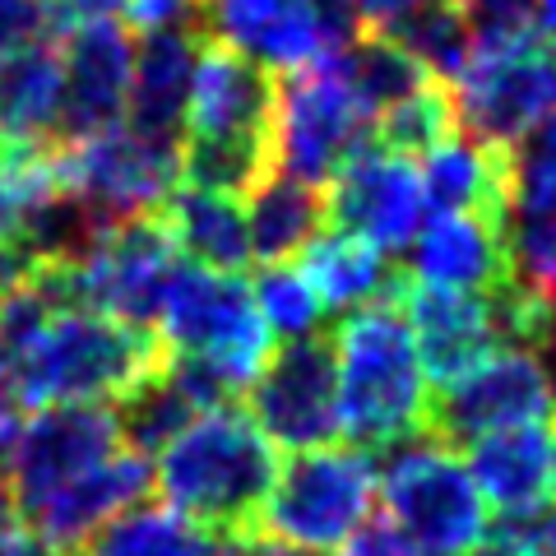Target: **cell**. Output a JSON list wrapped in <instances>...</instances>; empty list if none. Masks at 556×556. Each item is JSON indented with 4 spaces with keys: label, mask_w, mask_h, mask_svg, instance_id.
<instances>
[{
    "label": "cell",
    "mask_w": 556,
    "mask_h": 556,
    "mask_svg": "<svg viewBox=\"0 0 556 556\" xmlns=\"http://www.w3.org/2000/svg\"><path fill=\"white\" fill-rule=\"evenodd\" d=\"M274 473L278 450L237 404L195 413L153 455V486L163 492V506L181 510L214 533L255 529Z\"/></svg>",
    "instance_id": "cell-1"
},
{
    "label": "cell",
    "mask_w": 556,
    "mask_h": 556,
    "mask_svg": "<svg viewBox=\"0 0 556 556\" xmlns=\"http://www.w3.org/2000/svg\"><path fill=\"white\" fill-rule=\"evenodd\" d=\"M329 343L339 380V437H348V445L380 455L427 431L431 380L399 298L348 311Z\"/></svg>",
    "instance_id": "cell-2"
},
{
    "label": "cell",
    "mask_w": 556,
    "mask_h": 556,
    "mask_svg": "<svg viewBox=\"0 0 556 556\" xmlns=\"http://www.w3.org/2000/svg\"><path fill=\"white\" fill-rule=\"evenodd\" d=\"M163 362L153 329L121 325L89 306H61L14 353V404H116Z\"/></svg>",
    "instance_id": "cell-3"
},
{
    "label": "cell",
    "mask_w": 556,
    "mask_h": 556,
    "mask_svg": "<svg viewBox=\"0 0 556 556\" xmlns=\"http://www.w3.org/2000/svg\"><path fill=\"white\" fill-rule=\"evenodd\" d=\"M376 496L390 529L422 556H468L492 533V510L464 464V450L431 431L399 441L376 464Z\"/></svg>",
    "instance_id": "cell-4"
},
{
    "label": "cell",
    "mask_w": 556,
    "mask_h": 556,
    "mask_svg": "<svg viewBox=\"0 0 556 556\" xmlns=\"http://www.w3.org/2000/svg\"><path fill=\"white\" fill-rule=\"evenodd\" d=\"M376 501V455L357 445H320L278 464L255 525L274 543L339 556L371 525Z\"/></svg>",
    "instance_id": "cell-5"
},
{
    "label": "cell",
    "mask_w": 556,
    "mask_h": 556,
    "mask_svg": "<svg viewBox=\"0 0 556 556\" xmlns=\"http://www.w3.org/2000/svg\"><path fill=\"white\" fill-rule=\"evenodd\" d=\"M153 334H159L163 353L200 362V367L214 371L232 394H247L260 362H265L274 348L247 278L200 269V265H190V260H181L177 274H172Z\"/></svg>",
    "instance_id": "cell-6"
},
{
    "label": "cell",
    "mask_w": 556,
    "mask_h": 556,
    "mask_svg": "<svg viewBox=\"0 0 556 556\" xmlns=\"http://www.w3.org/2000/svg\"><path fill=\"white\" fill-rule=\"evenodd\" d=\"M371 139V121L348 93L334 56L278 75L274 98V172L306 186H329Z\"/></svg>",
    "instance_id": "cell-7"
},
{
    "label": "cell",
    "mask_w": 556,
    "mask_h": 556,
    "mask_svg": "<svg viewBox=\"0 0 556 556\" xmlns=\"http://www.w3.org/2000/svg\"><path fill=\"white\" fill-rule=\"evenodd\" d=\"M121 450H126V441H121L112 404L33 408V417L24 427H14L5 455H0V482L10 486L20 519H28L42 501L65 492L70 482L89 478Z\"/></svg>",
    "instance_id": "cell-8"
},
{
    "label": "cell",
    "mask_w": 556,
    "mask_h": 556,
    "mask_svg": "<svg viewBox=\"0 0 556 556\" xmlns=\"http://www.w3.org/2000/svg\"><path fill=\"white\" fill-rule=\"evenodd\" d=\"M519 422H556V376L538 348H496L427 408V431L455 450Z\"/></svg>",
    "instance_id": "cell-9"
},
{
    "label": "cell",
    "mask_w": 556,
    "mask_h": 556,
    "mask_svg": "<svg viewBox=\"0 0 556 556\" xmlns=\"http://www.w3.org/2000/svg\"><path fill=\"white\" fill-rule=\"evenodd\" d=\"M51 181L84 195L108 218L159 214V204L181 186V144L144 139L126 126L47 149Z\"/></svg>",
    "instance_id": "cell-10"
},
{
    "label": "cell",
    "mask_w": 556,
    "mask_h": 556,
    "mask_svg": "<svg viewBox=\"0 0 556 556\" xmlns=\"http://www.w3.org/2000/svg\"><path fill=\"white\" fill-rule=\"evenodd\" d=\"M181 255L172 247L159 214L116 218L102 241L79 260L70 274V298L79 306L112 316L121 325L153 329L167 298V283L177 274Z\"/></svg>",
    "instance_id": "cell-11"
},
{
    "label": "cell",
    "mask_w": 556,
    "mask_h": 556,
    "mask_svg": "<svg viewBox=\"0 0 556 556\" xmlns=\"http://www.w3.org/2000/svg\"><path fill=\"white\" fill-rule=\"evenodd\" d=\"M247 413L274 450H320L339 441V380L334 343L325 334L278 339L247 386Z\"/></svg>",
    "instance_id": "cell-12"
},
{
    "label": "cell",
    "mask_w": 556,
    "mask_h": 556,
    "mask_svg": "<svg viewBox=\"0 0 556 556\" xmlns=\"http://www.w3.org/2000/svg\"><path fill=\"white\" fill-rule=\"evenodd\" d=\"M450 93L459 135L492 149H515L556 108V51L547 42L473 51Z\"/></svg>",
    "instance_id": "cell-13"
},
{
    "label": "cell",
    "mask_w": 556,
    "mask_h": 556,
    "mask_svg": "<svg viewBox=\"0 0 556 556\" xmlns=\"http://www.w3.org/2000/svg\"><path fill=\"white\" fill-rule=\"evenodd\" d=\"M325 223L334 232L371 241L386 255L408 251L417 228L427 223L417 167L408 159H394V153L376 149L367 139L343 163L339 177L325 186Z\"/></svg>",
    "instance_id": "cell-14"
},
{
    "label": "cell",
    "mask_w": 556,
    "mask_h": 556,
    "mask_svg": "<svg viewBox=\"0 0 556 556\" xmlns=\"http://www.w3.org/2000/svg\"><path fill=\"white\" fill-rule=\"evenodd\" d=\"M135 42L116 20L65 28L61 42V130L56 144H75L121 126L130 93Z\"/></svg>",
    "instance_id": "cell-15"
},
{
    "label": "cell",
    "mask_w": 556,
    "mask_h": 556,
    "mask_svg": "<svg viewBox=\"0 0 556 556\" xmlns=\"http://www.w3.org/2000/svg\"><path fill=\"white\" fill-rule=\"evenodd\" d=\"M464 464L501 525H525L556 506V422L486 431L464 445Z\"/></svg>",
    "instance_id": "cell-16"
},
{
    "label": "cell",
    "mask_w": 556,
    "mask_h": 556,
    "mask_svg": "<svg viewBox=\"0 0 556 556\" xmlns=\"http://www.w3.org/2000/svg\"><path fill=\"white\" fill-rule=\"evenodd\" d=\"M399 311H404L417 357H422V371L437 390L459 380L464 371H473L482 357H492L501 348V329L486 292H445V288H422L404 278Z\"/></svg>",
    "instance_id": "cell-17"
},
{
    "label": "cell",
    "mask_w": 556,
    "mask_h": 556,
    "mask_svg": "<svg viewBox=\"0 0 556 556\" xmlns=\"http://www.w3.org/2000/svg\"><path fill=\"white\" fill-rule=\"evenodd\" d=\"M506 218L492 214H437L408 247V283L445 292H492L510 278Z\"/></svg>",
    "instance_id": "cell-18"
},
{
    "label": "cell",
    "mask_w": 556,
    "mask_h": 556,
    "mask_svg": "<svg viewBox=\"0 0 556 556\" xmlns=\"http://www.w3.org/2000/svg\"><path fill=\"white\" fill-rule=\"evenodd\" d=\"M274 98H278V75H269L265 65H255L241 51L204 38L181 135L274 139Z\"/></svg>",
    "instance_id": "cell-19"
},
{
    "label": "cell",
    "mask_w": 556,
    "mask_h": 556,
    "mask_svg": "<svg viewBox=\"0 0 556 556\" xmlns=\"http://www.w3.org/2000/svg\"><path fill=\"white\" fill-rule=\"evenodd\" d=\"M200 47H204L200 28L139 33V47L130 56L126 130L144 135V139H163V144H181Z\"/></svg>",
    "instance_id": "cell-20"
},
{
    "label": "cell",
    "mask_w": 556,
    "mask_h": 556,
    "mask_svg": "<svg viewBox=\"0 0 556 556\" xmlns=\"http://www.w3.org/2000/svg\"><path fill=\"white\" fill-rule=\"evenodd\" d=\"M204 38L251 56L269 75H292L325 56L311 0H204Z\"/></svg>",
    "instance_id": "cell-21"
},
{
    "label": "cell",
    "mask_w": 556,
    "mask_h": 556,
    "mask_svg": "<svg viewBox=\"0 0 556 556\" xmlns=\"http://www.w3.org/2000/svg\"><path fill=\"white\" fill-rule=\"evenodd\" d=\"M153 486V464L135 450H121L102 468H93L89 478L70 482L65 492H56L51 501H42L24 525L42 538L51 552L70 556L84 538H93L112 515H121L135 501H144Z\"/></svg>",
    "instance_id": "cell-22"
},
{
    "label": "cell",
    "mask_w": 556,
    "mask_h": 556,
    "mask_svg": "<svg viewBox=\"0 0 556 556\" xmlns=\"http://www.w3.org/2000/svg\"><path fill=\"white\" fill-rule=\"evenodd\" d=\"M61 130V47L38 42L0 61V149L42 153Z\"/></svg>",
    "instance_id": "cell-23"
},
{
    "label": "cell",
    "mask_w": 556,
    "mask_h": 556,
    "mask_svg": "<svg viewBox=\"0 0 556 556\" xmlns=\"http://www.w3.org/2000/svg\"><path fill=\"white\" fill-rule=\"evenodd\" d=\"M506 153L478 144L468 135H450L445 144L422 153L417 181L431 214H492L506 218Z\"/></svg>",
    "instance_id": "cell-24"
},
{
    "label": "cell",
    "mask_w": 556,
    "mask_h": 556,
    "mask_svg": "<svg viewBox=\"0 0 556 556\" xmlns=\"http://www.w3.org/2000/svg\"><path fill=\"white\" fill-rule=\"evenodd\" d=\"M298 260L320 306L334 316H348V311H362L371 302H390L404 288V269H394V255L334 228H325Z\"/></svg>",
    "instance_id": "cell-25"
},
{
    "label": "cell",
    "mask_w": 556,
    "mask_h": 556,
    "mask_svg": "<svg viewBox=\"0 0 556 556\" xmlns=\"http://www.w3.org/2000/svg\"><path fill=\"white\" fill-rule=\"evenodd\" d=\"M159 218L177 247L181 260L200 269L241 274L251 265V241H247V214L228 195H208L195 186H177L159 204Z\"/></svg>",
    "instance_id": "cell-26"
},
{
    "label": "cell",
    "mask_w": 556,
    "mask_h": 556,
    "mask_svg": "<svg viewBox=\"0 0 556 556\" xmlns=\"http://www.w3.org/2000/svg\"><path fill=\"white\" fill-rule=\"evenodd\" d=\"M247 200H251L247 241H251V260H260V265H288L329 228L325 190L292 181L283 172H269Z\"/></svg>",
    "instance_id": "cell-27"
},
{
    "label": "cell",
    "mask_w": 556,
    "mask_h": 556,
    "mask_svg": "<svg viewBox=\"0 0 556 556\" xmlns=\"http://www.w3.org/2000/svg\"><path fill=\"white\" fill-rule=\"evenodd\" d=\"M70 556H228V533L204 529L172 506L135 501Z\"/></svg>",
    "instance_id": "cell-28"
},
{
    "label": "cell",
    "mask_w": 556,
    "mask_h": 556,
    "mask_svg": "<svg viewBox=\"0 0 556 556\" xmlns=\"http://www.w3.org/2000/svg\"><path fill=\"white\" fill-rule=\"evenodd\" d=\"M274 172V139L260 135H181V186L247 200Z\"/></svg>",
    "instance_id": "cell-29"
},
{
    "label": "cell",
    "mask_w": 556,
    "mask_h": 556,
    "mask_svg": "<svg viewBox=\"0 0 556 556\" xmlns=\"http://www.w3.org/2000/svg\"><path fill=\"white\" fill-rule=\"evenodd\" d=\"M380 33L394 47H404L441 84H455L464 75V65L473 61V33H468V14L459 0H417L413 10H404Z\"/></svg>",
    "instance_id": "cell-30"
},
{
    "label": "cell",
    "mask_w": 556,
    "mask_h": 556,
    "mask_svg": "<svg viewBox=\"0 0 556 556\" xmlns=\"http://www.w3.org/2000/svg\"><path fill=\"white\" fill-rule=\"evenodd\" d=\"M334 61L343 70L348 93L357 98V108L367 121H376L386 108L404 102L408 93H417L431 79L404 47H394L386 38V33H362V38H353L343 51H334Z\"/></svg>",
    "instance_id": "cell-31"
},
{
    "label": "cell",
    "mask_w": 556,
    "mask_h": 556,
    "mask_svg": "<svg viewBox=\"0 0 556 556\" xmlns=\"http://www.w3.org/2000/svg\"><path fill=\"white\" fill-rule=\"evenodd\" d=\"M112 413H116V427H121V441H126V450L153 459L200 408L190 404V394L177 386V376L167 371V362H159V367L139 380L130 394L116 399Z\"/></svg>",
    "instance_id": "cell-32"
},
{
    "label": "cell",
    "mask_w": 556,
    "mask_h": 556,
    "mask_svg": "<svg viewBox=\"0 0 556 556\" xmlns=\"http://www.w3.org/2000/svg\"><path fill=\"white\" fill-rule=\"evenodd\" d=\"M450 135H459V121H455V93L441 79H427L417 93H408L404 102H394V108H386L371 121V144L408 163L445 144Z\"/></svg>",
    "instance_id": "cell-33"
},
{
    "label": "cell",
    "mask_w": 556,
    "mask_h": 556,
    "mask_svg": "<svg viewBox=\"0 0 556 556\" xmlns=\"http://www.w3.org/2000/svg\"><path fill=\"white\" fill-rule=\"evenodd\" d=\"M251 298H255L260 320L269 329V339H311V334H320V325L329 316L298 260H288V265H260Z\"/></svg>",
    "instance_id": "cell-34"
},
{
    "label": "cell",
    "mask_w": 556,
    "mask_h": 556,
    "mask_svg": "<svg viewBox=\"0 0 556 556\" xmlns=\"http://www.w3.org/2000/svg\"><path fill=\"white\" fill-rule=\"evenodd\" d=\"M473 51H506L538 38V5L533 0H464Z\"/></svg>",
    "instance_id": "cell-35"
},
{
    "label": "cell",
    "mask_w": 556,
    "mask_h": 556,
    "mask_svg": "<svg viewBox=\"0 0 556 556\" xmlns=\"http://www.w3.org/2000/svg\"><path fill=\"white\" fill-rule=\"evenodd\" d=\"M51 186L47 149L42 153H5L0 149V247L20 237L28 204Z\"/></svg>",
    "instance_id": "cell-36"
},
{
    "label": "cell",
    "mask_w": 556,
    "mask_h": 556,
    "mask_svg": "<svg viewBox=\"0 0 556 556\" xmlns=\"http://www.w3.org/2000/svg\"><path fill=\"white\" fill-rule=\"evenodd\" d=\"M56 20H51L47 0H0V61L24 47H38L56 38Z\"/></svg>",
    "instance_id": "cell-37"
},
{
    "label": "cell",
    "mask_w": 556,
    "mask_h": 556,
    "mask_svg": "<svg viewBox=\"0 0 556 556\" xmlns=\"http://www.w3.org/2000/svg\"><path fill=\"white\" fill-rule=\"evenodd\" d=\"M126 24L135 33L159 28H200L204 33V0H126Z\"/></svg>",
    "instance_id": "cell-38"
},
{
    "label": "cell",
    "mask_w": 556,
    "mask_h": 556,
    "mask_svg": "<svg viewBox=\"0 0 556 556\" xmlns=\"http://www.w3.org/2000/svg\"><path fill=\"white\" fill-rule=\"evenodd\" d=\"M501 533L525 547L529 556H556V506L525 519V525H501Z\"/></svg>",
    "instance_id": "cell-39"
},
{
    "label": "cell",
    "mask_w": 556,
    "mask_h": 556,
    "mask_svg": "<svg viewBox=\"0 0 556 556\" xmlns=\"http://www.w3.org/2000/svg\"><path fill=\"white\" fill-rule=\"evenodd\" d=\"M56 28H75V24H93V20H116L126 10V0H47Z\"/></svg>",
    "instance_id": "cell-40"
},
{
    "label": "cell",
    "mask_w": 556,
    "mask_h": 556,
    "mask_svg": "<svg viewBox=\"0 0 556 556\" xmlns=\"http://www.w3.org/2000/svg\"><path fill=\"white\" fill-rule=\"evenodd\" d=\"M339 556H422V552L408 547L390 525H367Z\"/></svg>",
    "instance_id": "cell-41"
},
{
    "label": "cell",
    "mask_w": 556,
    "mask_h": 556,
    "mask_svg": "<svg viewBox=\"0 0 556 556\" xmlns=\"http://www.w3.org/2000/svg\"><path fill=\"white\" fill-rule=\"evenodd\" d=\"M228 556H311V552H298L288 543H274L260 529H247V533H228Z\"/></svg>",
    "instance_id": "cell-42"
},
{
    "label": "cell",
    "mask_w": 556,
    "mask_h": 556,
    "mask_svg": "<svg viewBox=\"0 0 556 556\" xmlns=\"http://www.w3.org/2000/svg\"><path fill=\"white\" fill-rule=\"evenodd\" d=\"M0 556H61V552H51L33 529H10L0 533Z\"/></svg>",
    "instance_id": "cell-43"
},
{
    "label": "cell",
    "mask_w": 556,
    "mask_h": 556,
    "mask_svg": "<svg viewBox=\"0 0 556 556\" xmlns=\"http://www.w3.org/2000/svg\"><path fill=\"white\" fill-rule=\"evenodd\" d=\"M538 5V38L556 51V0H533Z\"/></svg>",
    "instance_id": "cell-44"
},
{
    "label": "cell",
    "mask_w": 556,
    "mask_h": 556,
    "mask_svg": "<svg viewBox=\"0 0 556 556\" xmlns=\"http://www.w3.org/2000/svg\"><path fill=\"white\" fill-rule=\"evenodd\" d=\"M468 556H529V552L519 547V543H510L506 533H496V538H486V543H478Z\"/></svg>",
    "instance_id": "cell-45"
},
{
    "label": "cell",
    "mask_w": 556,
    "mask_h": 556,
    "mask_svg": "<svg viewBox=\"0 0 556 556\" xmlns=\"http://www.w3.org/2000/svg\"><path fill=\"white\" fill-rule=\"evenodd\" d=\"M14 427H20V404H14V399H0V455H5Z\"/></svg>",
    "instance_id": "cell-46"
},
{
    "label": "cell",
    "mask_w": 556,
    "mask_h": 556,
    "mask_svg": "<svg viewBox=\"0 0 556 556\" xmlns=\"http://www.w3.org/2000/svg\"><path fill=\"white\" fill-rule=\"evenodd\" d=\"M552 376H556V371H552Z\"/></svg>",
    "instance_id": "cell-47"
}]
</instances>
